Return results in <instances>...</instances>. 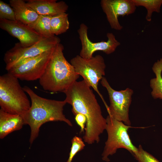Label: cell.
Returning a JSON list of instances; mask_svg holds the SVG:
<instances>
[{"label":"cell","mask_w":162,"mask_h":162,"mask_svg":"<svg viewBox=\"0 0 162 162\" xmlns=\"http://www.w3.org/2000/svg\"><path fill=\"white\" fill-rule=\"evenodd\" d=\"M63 93L66 95L64 100L71 106L74 115L80 113L86 118L84 141L88 144L98 143L100 135L106 130L107 122L91 87L83 80L75 82Z\"/></svg>","instance_id":"cell-1"},{"label":"cell","mask_w":162,"mask_h":162,"mask_svg":"<svg viewBox=\"0 0 162 162\" xmlns=\"http://www.w3.org/2000/svg\"><path fill=\"white\" fill-rule=\"evenodd\" d=\"M29 96L31 101L29 110L22 116L25 125L28 124L31 129L29 142L31 144L38 137L40 127L49 122H64L71 127V122L63 113L66 101L57 100L41 97L37 94L27 86L23 87Z\"/></svg>","instance_id":"cell-2"},{"label":"cell","mask_w":162,"mask_h":162,"mask_svg":"<svg viewBox=\"0 0 162 162\" xmlns=\"http://www.w3.org/2000/svg\"><path fill=\"white\" fill-rule=\"evenodd\" d=\"M64 49L60 43L56 46L39 79V84L45 91L63 92L79 77L64 57Z\"/></svg>","instance_id":"cell-3"},{"label":"cell","mask_w":162,"mask_h":162,"mask_svg":"<svg viewBox=\"0 0 162 162\" xmlns=\"http://www.w3.org/2000/svg\"><path fill=\"white\" fill-rule=\"evenodd\" d=\"M18 79L8 73L0 76V106L6 112L22 116L31 104Z\"/></svg>","instance_id":"cell-4"},{"label":"cell","mask_w":162,"mask_h":162,"mask_svg":"<svg viewBox=\"0 0 162 162\" xmlns=\"http://www.w3.org/2000/svg\"><path fill=\"white\" fill-rule=\"evenodd\" d=\"M106 130L108 138L102 154L103 160L109 162V156L115 154L117 149L123 148L133 155L137 152L138 148L132 143L128 133L130 126L117 121L108 115L106 118Z\"/></svg>","instance_id":"cell-5"},{"label":"cell","mask_w":162,"mask_h":162,"mask_svg":"<svg viewBox=\"0 0 162 162\" xmlns=\"http://www.w3.org/2000/svg\"><path fill=\"white\" fill-rule=\"evenodd\" d=\"M70 63L76 72L93 88L106 104L98 88L99 81L105 75L106 65L103 57L98 55L86 59L77 55L70 60Z\"/></svg>","instance_id":"cell-6"},{"label":"cell","mask_w":162,"mask_h":162,"mask_svg":"<svg viewBox=\"0 0 162 162\" xmlns=\"http://www.w3.org/2000/svg\"><path fill=\"white\" fill-rule=\"evenodd\" d=\"M60 39L55 35L43 38L34 44L28 47L22 46L19 42L5 53L4 60L7 70L18 62L34 57L55 48L60 43Z\"/></svg>","instance_id":"cell-7"},{"label":"cell","mask_w":162,"mask_h":162,"mask_svg":"<svg viewBox=\"0 0 162 162\" xmlns=\"http://www.w3.org/2000/svg\"><path fill=\"white\" fill-rule=\"evenodd\" d=\"M100 82L106 89L108 94L110 105L106 109L109 115L115 119L130 126L129 111L133 90L129 88L120 91L115 90L104 77L101 80Z\"/></svg>","instance_id":"cell-8"},{"label":"cell","mask_w":162,"mask_h":162,"mask_svg":"<svg viewBox=\"0 0 162 162\" xmlns=\"http://www.w3.org/2000/svg\"><path fill=\"white\" fill-rule=\"evenodd\" d=\"M55 47L37 56L18 62L7 70L8 73L22 80L30 81L39 79Z\"/></svg>","instance_id":"cell-9"},{"label":"cell","mask_w":162,"mask_h":162,"mask_svg":"<svg viewBox=\"0 0 162 162\" xmlns=\"http://www.w3.org/2000/svg\"><path fill=\"white\" fill-rule=\"evenodd\" d=\"M88 29L86 25L82 23L78 30L82 44L79 55L83 58L88 59L92 58L93 53L97 51H102L107 55L111 54L120 45L114 34L110 32L107 34L108 40L106 41L92 42L88 37Z\"/></svg>","instance_id":"cell-10"},{"label":"cell","mask_w":162,"mask_h":162,"mask_svg":"<svg viewBox=\"0 0 162 162\" xmlns=\"http://www.w3.org/2000/svg\"><path fill=\"white\" fill-rule=\"evenodd\" d=\"M100 5L111 28L116 30L123 28L118 17L132 14L136 9L132 0H102Z\"/></svg>","instance_id":"cell-11"},{"label":"cell","mask_w":162,"mask_h":162,"mask_svg":"<svg viewBox=\"0 0 162 162\" xmlns=\"http://www.w3.org/2000/svg\"><path fill=\"white\" fill-rule=\"evenodd\" d=\"M0 27L18 39L24 47L32 45L44 38L27 25L17 20L0 19Z\"/></svg>","instance_id":"cell-12"},{"label":"cell","mask_w":162,"mask_h":162,"mask_svg":"<svg viewBox=\"0 0 162 162\" xmlns=\"http://www.w3.org/2000/svg\"><path fill=\"white\" fill-rule=\"evenodd\" d=\"M56 0H27L26 4L39 15L51 16L66 13L68 5L63 1Z\"/></svg>","instance_id":"cell-13"},{"label":"cell","mask_w":162,"mask_h":162,"mask_svg":"<svg viewBox=\"0 0 162 162\" xmlns=\"http://www.w3.org/2000/svg\"><path fill=\"white\" fill-rule=\"evenodd\" d=\"M22 115L13 114L0 109V138L3 139L10 133L21 129L25 125Z\"/></svg>","instance_id":"cell-14"},{"label":"cell","mask_w":162,"mask_h":162,"mask_svg":"<svg viewBox=\"0 0 162 162\" xmlns=\"http://www.w3.org/2000/svg\"><path fill=\"white\" fill-rule=\"evenodd\" d=\"M9 3L13 8L16 20L27 25L38 18L39 15L23 0H10Z\"/></svg>","instance_id":"cell-15"},{"label":"cell","mask_w":162,"mask_h":162,"mask_svg":"<svg viewBox=\"0 0 162 162\" xmlns=\"http://www.w3.org/2000/svg\"><path fill=\"white\" fill-rule=\"evenodd\" d=\"M152 70L155 77L150 81V85L152 89L151 94L154 99H162V58L154 63Z\"/></svg>","instance_id":"cell-16"},{"label":"cell","mask_w":162,"mask_h":162,"mask_svg":"<svg viewBox=\"0 0 162 162\" xmlns=\"http://www.w3.org/2000/svg\"><path fill=\"white\" fill-rule=\"evenodd\" d=\"M52 17L39 15L35 21L27 26L43 37L48 38L54 36L55 35L52 32L50 26Z\"/></svg>","instance_id":"cell-17"},{"label":"cell","mask_w":162,"mask_h":162,"mask_svg":"<svg viewBox=\"0 0 162 162\" xmlns=\"http://www.w3.org/2000/svg\"><path fill=\"white\" fill-rule=\"evenodd\" d=\"M68 16V14L64 13L51 17L50 26L54 35H59L66 32L68 29L69 22Z\"/></svg>","instance_id":"cell-18"},{"label":"cell","mask_w":162,"mask_h":162,"mask_svg":"<svg viewBox=\"0 0 162 162\" xmlns=\"http://www.w3.org/2000/svg\"><path fill=\"white\" fill-rule=\"evenodd\" d=\"M136 6L144 7L147 10L146 17V20L150 22L152 20L153 13H159L160 11L162 4V0H132Z\"/></svg>","instance_id":"cell-19"},{"label":"cell","mask_w":162,"mask_h":162,"mask_svg":"<svg viewBox=\"0 0 162 162\" xmlns=\"http://www.w3.org/2000/svg\"><path fill=\"white\" fill-rule=\"evenodd\" d=\"M71 147L69 158L66 162H71L76 153L83 149L85 146L82 139L77 136H74L71 140Z\"/></svg>","instance_id":"cell-20"},{"label":"cell","mask_w":162,"mask_h":162,"mask_svg":"<svg viewBox=\"0 0 162 162\" xmlns=\"http://www.w3.org/2000/svg\"><path fill=\"white\" fill-rule=\"evenodd\" d=\"M0 19L16 21L14 11L10 4L0 0Z\"/></svg>","instance_id":"cell-21"},{"label":"cell","mask_w":162,"mask_h":162,"mask_svg":"<svg viewBox=\"0 0 162 162\" xmlns=\"http://www.w3.org/2000/svg\"><path fill=\"white\" fill-rule=\"evenodd\" d=\"M138 151L133 155L138 162H160L152 155L144 150L141 145L138 148Z\"/></svg>","instance_id":"cell-22"},{"label":"cell","mask_w":162,"mask_h":162,"mask_svg":"<svg viewBox=\"0 0 162 162\" xmlns=\"http://www.w3.org/2000/svg\"><path fill=\"white\" fill-rule=\"evenodd\" d=\"M75 120L77 124L80 128V133L84 132L85 129V124H86L87 119L85 116L78 113L75 115Z\"/></svg>","instance_id":"cell-23"}]
</instances>
